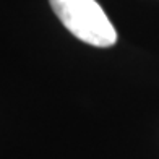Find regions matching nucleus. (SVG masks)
<instances>
[{
    "label": "nucleus",
    "mask_w": 159,
    "mask_h": 159,
    "mask_svg": "<svg viewBox=\"0 0 159 159\" xmlns=\"http://www.w3.org/2000/svg\"><path fill=\"white\" fill-rule=\"evenodd\" d=\"M62 25L94 47H111L117 41V31L96 0H49Z\"/></svg>",
    "instance_id": "f257e3e1"
}]
</instances>
